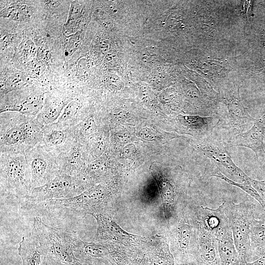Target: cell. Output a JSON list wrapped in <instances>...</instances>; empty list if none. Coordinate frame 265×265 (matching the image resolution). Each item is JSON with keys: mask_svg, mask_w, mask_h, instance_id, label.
<instances>
[{"mask_svg": "<svg viewBox=\"0 0 265 265\" xmlns=\"http://www.w3.org/2000/svg\"><path fill=\"white\" fill-rule=\"evenodd\" d=\"M139 135L142 138L146 140H152L155 138V134L153 132L147 128L141 130L139 132Z\"/></svg>", "mask_w": 265, "mask_h": 265, "instance_id": "f546056e", "label": "cell"}, {"mask_svg": "<svg viewBox=\"0 0 265 265\" xmlns=\"http://www.w3.org/2000/svg\"><path fill=\"white\" fill-rule=\"evenodd\" d=\"M43 127L36 116L14 111L1 113L0 153H25L41 142Z\"/></svg>", "mask_w": 265, "mask_h": 265, "instance_id": "6da1fadb", "label": "cell"}, {"mask_svg": "<svg viewBox=\"0 0 265 265\" xmlns=\"http://www.w3.org/2000/svg\"><path fill=\"white\" fill-rule=\"evenodd\" d=\"M185 219L183 218L179 222L176 230L178 247L182 253L188 252L194 233L192 226Z\"/></svg>", "mask_w": 265, "mask_h": 265, "instance_id": "7402d4cb", "label": "cell"}, {"mask_svg": "<svg viewBox=\"0 0 265 265\" xmlns=\"http://www.w3.org/2000/svg\"><path fill=\"white\" fill-rule=\"evenodd\" d=\"M90 138L94 140L93 141L92 140L91 142L90 152L92 157L96 159L102 157L106 151V147L105 135L103 133H99L97 134L94 138L92 137Z\"/></svg>", "mask_w": 265, "mask_h": 265, "instance_id": "4316f807", "label": "cell"}, {"mask_svg": "<svg viewBox=\"0 0 265 265\" xmlns=\"http://www.w3.org/2000/svg\"><path fill=\"white\" fill-rule=\"evenodd\" d=\"M22 89L1 97L0 113L14 111L30 116L38 114L46 92L36 88Z\"/></svg>", "mask_w": 265, "mask_h": 265, "instance_id": "52a82bcc", "label": "cell"}, {"mask_svg": "<svg viewBox=\"0 0 265 265\" xmlns=\"http://www.w3.org/2000/svg\"><path fill=\"white\" fill-rule=\"evenodd\" d=\"M150 170L158 186L164 210V217L169 223L175 210L177 194L173 185L162 172L159 165L152 163Z\"/></svg>", "mask_w": 265, "mask_h": 265, "instance_id": "4fadbf2b", "label": "cell"}, {"mask_svg": "<svg viewBox=\"0 0 265 265\" xmlns=\"http://www.w3.org/2000/svg\"><path fill=\"white\" fill-rule=\"evenodd\" d=\"M76 140L85 143L97 130V120L94 114L87 115L81 121L74 126Z\"/></svg>", "mask_w": 265, "mask_h": 265, "instance_id": "44dd1931", "label": "cell"}, {"mask_svg": "<svg viewBox=\"0 0 265 265\" xmlns=\"http://www.w3.org/2000/svg\"><path fill=\"white\" fill-rule=\"evenodd\" d=\"M193 147L209 158L215 164L222 166L232 176L242 180L248 181L250 177L233 161L229 152L223 145L209 138L194 141Z\"/></svg>", "mask_w": 265, "mask_h": 265, "instance_id": "9c48e42d", "label": "cell"}, {"mask_svg": "<svg viewBox=\"0 0 265 265\" xmlns=\"http://www.w3.org/2000/svg\"><path fill=\"white\" fill-rule=\"evenodd\" d=\"M88 153L86 143L76 140L69 150L57 157L59 173L76 176L84 172L89 163Z\"/></svg>", "mask_w": 265, "mask_h": 265, "instance_id": "8fae6325", "label": "cell"}, {"mask_svg": "<svg viewBox=\"0 0 265 265\" xmlns=\"http://www.w3.org/2000/svg\"><path fill=\"white\" fill-rule=\"evenodd\" d=\"M265 134V113L256 120L252 127L247 131L235 134L230 146H243L251 149L257 159L265 151L263 141Z\"/></svg>", "mask_w": 265, "mask_h": 265, "instance_id": "7c38bea8", "label": "cell"}, {"mask_svg": "<svg viewBox=\"0 0 265 265\" xmlns=\"http://www.w3.org/2000/svg\"><path fill=\"white\" fill-rule=\"evenodd\" d=\"M177 119L182 125L202 135L203 138L212 131L218 121V120L211 116L181 114L177 116Z\"/></svg>", "mask_w": 265, "mask_h": 265, "instance_id": "ac0fdd59", "label": "cell"}, {"mask_svg": "<svg viewBox=\"0 0 265 265\" xmlns=\"http://www.w3.org/2000/svg\"><path fill=\"white\" fill-rule=\"evenodd\" d=\"M197 265H202V264H197Z\"/></svg>", "mask_w": 265, "mask_h": 265, "instance_id": "d6a6232c", "label": "cell"}, {"mask_svg": "<svg viewBox=\"0 0 265 265\" xmlns=\"http://www.w3.org/2000/svg\"><path fill=\"white\" fill-rule=\"evenodd\" d=\"M37 56L41 60H47L49 58V51L45 48L40 47L37 50Z\"/></svg>", "mask_w": 265, "mask_h": 265, "instance_id": "4dcf8cb0", "label": "cell"}, {"mask_svg": "<svg viewBox=\"0 0 265 265\" xmlns=\"http://www.w3.org/2000/svg\"><path fill=\"white\" fill-rule=\"evenodd\" d=\"M89 70V63L85 59H81L78 62L77 72L81 80L87 79Z\"/></svg>", "mask_w": 265, "mask_h": 265, "instance_id": "83f0119b", "label": "cell"}, {"mask_svg": "<svg viewBox=\"0 0 265 265\" xmlns=\"http://www.w3.org/2000/svg\"><path fill=\"white\" fill-rule=\"evenodd\" d=\"M27 81L26 76L21 73H16L10 76L2 85L0 90L1 97L24 88Z\"/></svg>", "mask_w": 265, "mask_h": 265, "instance_id": "484cf974", "label": "cell"}, {"mask_svg": "<svg viewBox=\"0 0 265 265\" xmlns=\"http://www.w3.org/2000/svg\"><path fill=\"white\" fill-rule=\"evenodd\" d=\"M251 262L265 253V223L264 219H255L250 227Z\"/></svg>", "mask_w": 265, "mask_h": 265, "instance_id": "d6986e66", "label": "cell"}, {"mask_svg": "<svg viewBox=\"0 0 265 265\" xmlns=\"http://www.w3.org/2000/svg\"><path fill=\"white\" fill-rule=\"evenodd\" d=\"M18 252L23 265H40L43 253L38 240L31 233L29 236L23 237Z\"/></svg>", "mask_w": 265, "mask_h": 265, "instance_id": "e0dca14e", "label": "cell"}, {"mask_svg": "<svg viewBox=\"0 0 265 265\" xmlns=\"http://www.w3.org/2000/svg\"><path fill=\"white\" fill-rule=\"evenodd\" d=\"M224 211L231 229L240 264L251 262L250 227L256 219L254 205L248 202L223 203Z\"/></svg>", "mask_w": 265, "mask_h": 265, "instance_id": "3957f363", "label": "cell"}, {"mask_svg": "<svg viewBox=\"0 0 265 265\" xmlns=\"http://www.w3.org/2000/svg\"><path fill=\"white\" fill-rule=\"evenodd\" d=\"M240 265H265V253L254 262L242 264Z\"/></svg>", "mask_w": 265, "mask_h": 265, "instance_id": "1f68e13d", "label": "cell"}, {"mask_svg": "<svg viewBox=\"0 0 265 265\" xmlns=\"http://www.w3.org/2000/svg\"><path fill=\"white\" fill-rule=\"evenodd\" d=\"M22 53L26 58L30 59L34 56L35 47L30 40H28L22 46Z\"/></svg>", "mask_w": 265, "mask_h": 265, "instance_id": "f1b7e54d", "label": "cell"}, {"mask_svg": "<svg viewBox=\"0 0 265 265\" xmlns=\"http://www.w3.org/2000/svg\"><path fill=\"white\" fill-rule=\"evenodd\" d=\"M81 10L80 4L76 1L72 2L68 19L63 25V30L68 35L77 32L80 22Z\"/></svg>", "mask_w": 265, "mask_h": 265, "instance_id": "d4e9b609", "label": "cell"}, {"mask_svg": "<svg viewBox=\"0 0 265 265\" xmlns=\"http://www.w3.org/2000/svg\"><path fill=\"white\" fill-rule=\"evenodd\" d=\"M71 100L69 96L51 94L45 98L40 112L36 116L43 126L55 122Z\"/></svg>", "mask_w": 265, "mask_h": 265, "instance_id": "9a60e30c", "label": "cell"}, {"mask_svg": "<svg viewBox=\"0 0 265 265\" xmlns=\"http://www.w3.org/2000/svg\"><path fill=\"white\" fill-rule=\"evenodd\" d=\"M0 175L1 194L19 201L32 188L30 170L25 153H0Z\"/></svg>", "mask_w": 265, "mask_h": 265, "instance_id": "7a4b0ae2", "label": "cell"}, {"mask_svg": "<svg viewBox=\"0 0 265 265\" xmlns=\"http://www.w3.org/2000/svg\"><path fill=\"white\" fill-rule=\"evenodd\" d=\"M88 188L80 174L71 176L59 173L46 184L32 188L29 193L19 202L22 209L25 210L45 201L76 196Z\"/></svg>", "mask_w": 265, "mask_h": 265, "instance_id": "5b68a950", "label": "cell"}, {"mask_svg": "<svg viewBox=\"0 0 265 265\" xmlns=\"http://www.w3.org/2000/svg\"><path fill=\"white\" fill-rule=\"evenodd\" d=\"M217 240L220 265H240L239 257L229 223L218 233Z\"/></svg>", "mask_w": 265, "mask_h": 265, "instance_id": "2e32d148", "label": "cell"}, {"mask_svg": "<svg viewBox=\"0 0 265 265\" xmlns=\"http://www.w3.org/2000/svg\"><path fill=\"white\" fill-rule=\"evenodd\" d=\"M90 214L96 219L97 223V241L127 244H140L147 242V238L123 230L106 212H97Z\"/></svg>", "mask_w": 265, "mask_h": 265, "instance_id": "ba28073f", "label": "cell"}, {"mask_svg": "<svg viewBox=\"0 0 265 265\" xmlns=\"http://www.w3.org/2000/svg\"><path fill=\"white\" fill-rule=\"evenodd\" d=\"M212 176L218 177L223 180L229 185L239 187L254 198L260 204L263 208L265 209V201L258 192L252 186L251 184V178L249 180L246 182H244L242 183H239L235 182L227 177L222 173L220 170L218 168H216L215 169Z\"/></svg>", "mask_w": 265, "mask_h": 265, "instance_id": "603a6c76", "label": "cell"}, {"mask_svg": "<svg viewBox=\"0 0 265 265\" xmlns=\"http://www.w3.org/2000/svg\"><path fill=\"white\" fill-rule=\"evenodd\" d=\"M41 143L57 156L69 150L76 141L74 127L54 122L43 128Z\"/></svg>", "mask_w": 265, "mask_h": 265, "instance_id": "30bf717a", "label": "cell"}, {"mask_svg": "<svg viewBox=\"0 0 265 265\" xmlns=\"http://www.w3.org/2000/svg\"><path fill=\"white\" fill-rule=\"evenodd\" d=\"M86 116L83 109V103L79 99L72 100L66 105L55 122L74 127Z\"/></svg>", "mask_w": 265, "mask_h": 265, "instance_id": "ffe728a7", "label": "cell"}, {"mask_svg": "<svg viewBox=\"0 0 265 265\" xmlns=\"http://www.w3.org/2000/svg\"><path fill=\"white\" fill-rule=\"evenodd\" d=\"M31 233L38 240L43 255L49 254L66 265H79L73 254L69 230L50 226L36 216Z\"/></svg>", "mask_w": 265, "mask_h": 265, "instance_id": "277c9868", "label": "cell"}, {"mask_svg": "<svg viewBox=\"0 0 265 265\" xmlns=\"http://www.w3.org/2000/svg\"><path fill=\"white\" fill-rule=\"evenodd\" d=\"M32 11L30 7L26 4L12 3L1 12L2 17L16 21H24L30 17Z\"/></svg>", "mask_w": 265, "mask_h": 265, "instance_id": "cb8c5ba5", "label": "cell"}, {"mask_svg": "<svg viewBox=\"0 0 265 265\" xmlns=\"http://www.w3.org/2000/svg\"><path fill=\"white\" fill-rule=\"evenodd\" d=\"M197 263L204 265H221L216 236L212 233L197 228Z\"/></svg>", "mask_w": 265, "mask_h": 265, "instance_id": "5bb4252c", "label": "cell"}, {"mask_svg": "<svg viewBox=\"0 0 265 265\" xmlns=\"http://www.w3.org/2000/svg\"><path fill=\"white\" fill-rule=\"evenodd\" d=\"M25 155L30 170L32 188L46 184L59 174L58 156L41 142L26 151Z\"/></svg>", "mask_w": 265, "mask_h": 265, "instance_id": "8992f818", "label": "cell"}]
</instances>
